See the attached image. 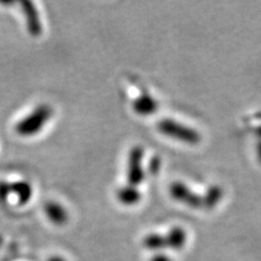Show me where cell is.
Here are the masks:
<instances>
[{
	"instance_id": "1",
	"label": "cell",
	"mask_w": 261,
	"mask_h": 261,
	"mask_svg": "<svg viewBox=\"0 0 261 261\" xmlns=\"http://www.w3.org/2000/svg\"><path fill=\"white\" fill-rule=\"evenodd\" d=\"M55 116L51 105L42 102L35 106L25 116L15 122L13 125L14 133L21 138H33L39 135L50 123Z\"/></svg>"
},
{
	"instance_id": "2",
	"label": "cell",
	"mask_w": 261,
	"mask_h": 261,
	"mask_svg": "<svg viewBox=\"0 0 261 261\" xmlns=\"http://www.w3.org/2000/svg\"><path fill=\"white\" fill-rule=\"evenodd\" d=\"M157 128L161 134L187 145H197L201 138L196 129L171 119L160 120L157 123Z\"/></svg>"
},
{
	"instance_id": "3",
	"label": "cell",
	"mask_w": 261,
	"mask_h": 261,
	"mask_svg": "<svg viewBox=\"0 0 261 261\" xmlns=\"http://www.w3.org/2000/svg\"><path fill=\"white\" fill-rule=\"evenodd\" d=\"M144 148L135 145L128 150L126 161V184L138 187L145 178L144 170Z\"/></svg>"
},
{
	"instance_id": "4",
	"label": "cell",
	"mask_w": 261,
	"mask_h": 261,
	"mask_svg": "<svg viewBox=\"0 0 261 261\" xmlns=\"http://www.w3.org/2000/svg\"><path fill=\"white\" fill-rule=\"evenodd\" d=\"M20 7L24 22H25V29L29 34L34 38L42 36L44 27L42 16H40L36 5L33 2H22L20 3Z\"/></svg>"
},
{
	"instance_id": "5",
	"label": "cell",
	"mask_w": 261,
	"mask_h": 261,
	"mask_svg": "<svg viewBox=\"0 0 261 261\" xmlns=\"http://www.w3.org/2000/svg\"><path fill=\"white\" fill-rule=\"evenodd\" d=\"M171 197L178 202H182L184 205L191 208L198 209L203 207V197L189 189V186L182 182H173L170 185L169 189Z\"/></svg>"
},
{
	"instance_id": "6",
	"label": "cell",
	"mask_w": 261,
	"mask_h": 261,
	"mask_svg": "<svg viewBox=\"0 0 261 261\" xmlns=\"http://www.w3.org/2000/svg\"><path fill=\"white\" fill-rule=\"evenodd\" d=\"M11 198H14L19 206H27L34 197V186L25 178H19L10 181Z\"/></svg>"
},
{
	"instance_id": "7",
	"label": "cell",
	"mask_w": 261,
	"mask_h": 261,
	"mask_svg": "<svg viewBox=\"0 0 261 261\" xmlns=\"http://www.w3.org/2000/svg\"><path fill=\"white\" fill-rule=\"evenodd\" d=\"M44 215L46 219L51 224L56 226H62L67 224L69 221V211L63 203L57 200H48L45 202L44 208Z\"/></svg>"
},
{
	"instance_id": "8",
	"label": "cell",
	"mask_w": 261,
	"mask_h": 261,
	"mask_svg": "<svg viewBox=\"0 0 261 261\" xmlns=\"http://www.w3.org/2000/svg\"><path fill=\"white\" fill-rule=\"evenodd\" d=\"M132 108L138 116H151L158 109V102L148 93H142L136 99H134Z\"/></svg>"
},
{
	"instance_id": "9",
	"label": "cell",
	"mask_w": 261,
	"mask_h": 261,
	"mask_svg": "<svg viewBox=\"0 0 261 261\" xmlns=\"http://www.w3.org/2000/svg\"><path fill=\"white\" fill-rule=\"evenodd\" d=\"M116 197L123 206H135L142 199V193L136 186L125 184L120 186L116 192Z\"/></svg>"
},
{
	"instance_id": "10",
	"label": "cell",
	"mask_w": 261,
	"mask_h": 261,
	"mask_svg": "<svg viewBox=\"0 0 261 261\" xmlns=\"http://www.w3.org/2000/svg\"><path fill=\"white\" fill-rule=\"evenodd\" d=\"M167 242V249L181 250L187 243V233L181 226L171 227L169 232L165 234Z\"/></svg>"
},
{
	"instance_id": "11",
	"label": "cell",
	"mask_w": 261,
	"mask_h": 261,
	"mask_svg": "<svg viewBox=\"0 0 261 261\" xmlns=\"http://www.w3.org/2000/svg\"><path fill=\"white\" fill-rule=\"evenodd\" d=\"M143 246L149 251L160 252L167 249V242L165 234L149 233L143 239Z\"/></svg>"
},
{
	"instance_id": "12",
	"label": "cell",
	"mask_w": 261,
	"mask_h": 261,
	"mask_svg": "<svg viewBox=\"0 0 261 261\" xmlns=\"http://www.w3.org/2000/svg\"><path fill=\"white\" fill-rule=\"evenodd\" d=\"M223 196L222 190L220 189L219 186H212L209 189V191L206 193V195H203V207L206 208H214L215 206L218 205V202L221 200Z\"/></svg>"
},
{
	"instance_id": "13",
	"label": "cell",
	"mask_w": 261,
	"mask_h": 261,
	"mask_svg": "<svg viewBox=\"0 0 261 261\" xmlns=\"http://www.w3.org/2000/svg\"><path fill=\"white\" fill-rule=\"evenodd\" d=\"M11 199L9 179H0V205H7Z\"/></svg>"
},
{
	"instance_id": "14",
	"label": "cell",
	"mask_w": 261,
	"mask_h": 261,
	"mask_svg": "<svg viewBox=\"0 0 261 261\" xmlns=\"http://www.w3.org/2000/svg\"><path fill=\"white\" fill-rule=\"evenodd\" d=\"M149 261H173V259L171 258L170 255L166 254L165 251H160V252H153Z\"/></svg>"
},
{
	"instance_id": "15",
	"label": "cell",
	"mask_w": 261,
	"mask_h": 261,
	"mask_svg": "<svg viewBox=\"0 0 261 261\" xmlns=\"http://www.w3.org/2000/svg\"><path fill=\"white\" fill-rule=\"evenodd\" d=\"M47 261H67V259L63 258L62 256H59V255H54L51 257H49L47 259Z\"/></svg>"
},
{
	"instance_id": "16",
	"label": "cell",
	"mask_w": 261,
	"mask_h": 261,
	"mask_svg": "<svg viewBox=\"0 0 261 261\" xmlns=\"http://www.w3.org/2000/svg\"><path fill=\"white\" fill-rule=\"evenodd\" d=\"M257 156H258V159L261 163V141H259L258 144H257Z\"/></svg>"
},
{
	"instance_id": "17",
	"label": "cell",
	"mask_w": 261,
	"mask_h": 261,
	"mask_svg": "<svg viewBox=\"0 0 261 261\" xmlns=\"http://www.w3.org/2000/svg\"><path fill=\"white\" fill-rule=\"evenodd\" d=\"M256 133H257V134H258V135H259V136L261 137V125H260V126H259V127L257 128V130H256Z\"/></svg>"
}]
</instances>
